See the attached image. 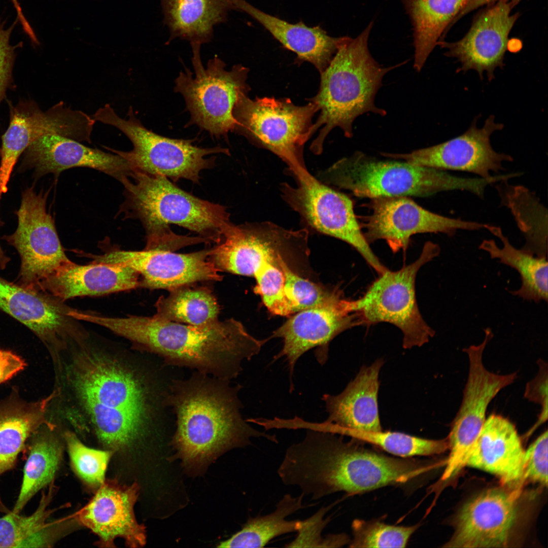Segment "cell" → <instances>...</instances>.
Returning a JSON list of instances; mask_svg holds the SVG:
<instances>
[{
	"label": "cell",
	"instance_id": "cell-41",
	"mask_svg": "<svg viewBox=\"0 0 548 548\" xmlns=\"http://www.w3.org/2000/svg\"><path fill=\"white\" fill-rule=\"evenodd\" d=\"M418 524L390 525L380 520L356 519L352 524L353 538L350 547H405Z\"/></svg>",
	"mask_w": 548,
	"mask_h": 548
},
{
	"label": "cell",
	"instance_id": "cell-50",
	"mask_svg": "<svg viewBox=\"0 0 548 548\" xmlns=\"http://www.w3.org/2000/svg\"><path fill=\"white\" fill-rule=\"evenodd\" d=\"M10 261V258L7 256L0 245V268L4 269Z\"/></svg>",
	"mask_w": 548,
	"mask_h": 548
},
{
	"label": "cell",
	"instance_id": "cell-20",
	"mask_svg": "<svg viewBox=\"0 0 548 548\" xmlns=\"http://www.w3.org/2000/svg\"><path fill=\"white\" fill-rule=\"evenodd\" d=\"M359 325L351 300L342 296L328 304L298 312L276 329L271 337L282 338L283 345L273 358L277 360L284 357L287 361L290 390L293 389L294 367L303 354L317 348L316 359L323 365L328 358L329 342L339 334Z\"/></svg>",
	"mask_w": 548,
	"mask_h": 548
},
{
	"label": "cell",
	"instance_id": "cell-9",
	"mask_svg": "<svg viewBox=\"0 0 548 548\" xmlns=\"http://www.w3.org/2000/svg\"><path fill=\"white\" fill-rule=\"evenodd\" d=\"M318 112L310 101L297 106L288 98L251 99L244 93L233 109V131L278 155L295 175L306 169L303 147L314 134L313 118Z\"/></svg>",
	"mask_w": 548,
	"mask_h": 548
},
{
	"label": "cell",
	"instance_id": "cell-26",
	"mask_svg": "<svg viewBox=\"0 0 548 548\" xmlns=\"http://www.w3.org/2000/svg\"><path fill=\"white\" fill-rule=\"evenodd\" d=\"M140 285L139 274L128 266L95 262L83 265L70 261L42 281L38 290L63 301L76 297L130 290Z\"/></svg>",
	"mask_w": 548,
	"mask_h": 548
},
{
	"label": "cell",
	"instance_id": "cell-24",
	"mask_svg": "<svg viewBox=\"0 0 548 548\" xmlns=\"http://www.w3.org/2000/svg\"><path fill=\"white\" fill-rule=\"evenodd\" d=\"M139 492L136 483L127 486L105 481L78 513L77 519L98 536L101 546L114 547L115 539L121 537L128 546L141 547L146 544V535L134 512Z\"/></svg>",
	"mask_w": 548,
	"mask_h": 548
},
{
	"label": "cell",
	"instance_id": "cell-34",
	"mask_svg": "<svg viewBox=\"0 0 548 548\" xmlns=\"http://www.w3.org/2000/svg\"><path fill=\"white\" fill-rule=\"evenodd\" d=\"M485 229L501 241L502 247H498L493 239H484L479 249L487 252L491 258L515 269L520 275L521 286L510 293L527 300L547 301V257L536 256L522 248H516L500 226L487 224Z\"/></svg>",
	"mask_w": 548,
	"mask_h": 548
},
{
	"label": "cell",
	"instance_id": "cell-46",
	"mask_svg": "<svg viewBox=\"0 0 548 548\" xmlns=\"http://www.w3.org/2000/svg\"><path fill=\"white\" fill-rule=\"evenodd\" d=\"M13 26L5 28L0 22V104L12 81V70L15 47L11 45L10 35Z\"/></svg>",
	"mask_w": 548,
	"mask_h": 548
},
{
	"label": "cell",
	"instance_id": "cell-33",
	"mask_svg": "<svg viewBox=\"0 0 548 548\" xmlns=\"http://www.w3.org/2000/svg\"><path fill=\"white\" fill-rule=\"evenodd\" d=\"M468 0H402L409 17L414 47V67L420 72Z\"/></svg>",
	"mask_w": 548,
	"mask_h": 548
},
{
	"label": "cell",
	"instance_id": "cell-44",
	"mask_svg": "<svg viewBox=\"0 0 548 548\" xmlns=\"http://www.w3.org/2000/svg\"><path fill=\"white\" fill-rule=\"evenodd\" d=\"M331 506L322 507L310 518L301 520L297 535L287 547H339L349 544L350 539L346 534L322 535L323 529L330 520L324 519Z\"/></svg>",
	"mask_w": 548,
	"mask_h": 548
},
{
	"label": "cell",
	"instance_id": "cell-32",
	"mask_svg": "<svg viewBox=\"0 0 548 548\" xmlns=\"http://www.w3.org/2000/svg\"><path fill=\"white\" fill-rule=\"evenodd\" d=\"M58 430L56 425L49 422L41 425L28 438L23 451L27 458L21 485L13 512L20 513L37 493L53 483L62 455Z\"/></svg>",
	"mask_w": 548,
	"mask_h": 548
},
{
	"label": "cell",
	"instance_id": "cell-38",
	"mask_svg": "<svg viewBox=\"0 0 548 548\" xmlns=\"http://www.w3.org/2000/svg\"><path fill=\"white\" fill-rule=\"evenodd\" d=\"M304 496L302 493L297 497L285 494L277 503L273 511L250 518L240 531L221 542L217 547H262L278 536L297 532L301 520H287V518L305 507L302 504Z\"/></svg>",
	"mask_w": 548,
	"mask_h": 548
},
{
	"label": "cell",
	"instance_id": "cell-21",
	"mask_svg": "<svg viewBox=\"0 0 548 548\" xmlns=\"http://www.w3.org/2000/svg\"><path fill=\"white\" fill-rule=\"evenodd\" d=\"M517 5L514 2L500 0L488 5L475 17L466 34L454 42L439 41L437 46L447 50L445 55L457 59L461 66L457 73L473 70L483 79L486 72L489 81L495 78L497 67L503 68L504 57L508 49V37L519 13L511 14Z\"/></svg>",
	"mask_w": 548,
	"mask_h": 548
},
{
	"label": "cell",
	"instance_id": "cell-47",
	"mask_svg": "<svg viewBox=\"0 0 548 548\" xmlns=\"http://www.w3.org/2000/svg\"><path fill=\"white\" fill-rule=\"evenodd\" d=\"M539 362V371L536 378L527 385L525 396L542 406L537 426L547 419V365L543 361Z\"/></svg>",
	"mask_w": 548,
	"mask_h": 548
},
{
	"label": "cell",
	"instance_id": "cell-42",
	"mask_svg": "<svg viewBox=\"0 0 548 548\" xmlns=\"http://www.w3.org/2000/svg\"><path fill=\"white\" fill-rule=\"evenodd\" d=\"M63 437L78 475L89 486L99 488L105 482L106 471L113 452L86 446L71 430L64 432Z\"/></svg>",
	"mask_w": 548,
	"mask_h": 548
},
{
	"label": "cell",
	"instance_id": "cell-25",
	"mask_svg": "<svg viewBox=\"0 0 548 548\" xmlns=\"http://www.w3.org/2000/svg\"><path fill=\"white\" fill-rule=\"evenodd\" d=\"M23 163L33 168L39 176L84 167L102 172L122 183L133 174L127 161L118 154L87 147L70 135L56 131L36 139L25 150Z\"/></svg>",
	"mask_w": 548,
	"mask_h": 548
},
{
	"label": "cell",
	"instance_id": "cell-10",
	"mask_svg": "<svg viewBox=\"0 0 548 548\" xmlns=\"http://www.w3.org/2000/svg\"><path fill=\"white\" fill-rule=\"evenodd\" d=\"M440 251L437 244L427 242L415 261L397 270L388 269L379 275L362 296L351 300L360 325L385 322L395 326L403 334L402 346L406 349L428 342L435 331L420 312L416 279L421 267L437 256Z\"/></svg>",
	"mask_w": 548,
	"mask_h": 548
},
{
	"label": "cell",
	"instance_id": "cell-17",
	"mask_svg": "<svg viewBox=\"0 0 548 548\" xmlns=\"http://www.w3.org/2000/svg\"><path fill=\"white\" fill-rule=\"evenodd\" d=\"M364 235L369 243L385 241L393 252L405 251L412 236L441 233L449 236L458 230L485 229L486 224L453 218L430 212L405 196L372 199Z\"/></svg>",
	"mask_w": 548,
	"mask_h": 548
},
{
	"label": "cell",
	"instance_id": "cell-15",
	"mask_svg": "<svg viewBox=\"0 0 548 548\" xmlns=\"http://www.w3.org/2000/svg\"><path fill=\"white\" fill-rule=\"evenodd\" d=\"M47 192L37 194L33 187L25 190L16 212L17 228L13 234L3 237L20 257L17 283L37 290L42 281L71 261L60 242L54 220L47 211Z\"/></svg>",
	"mask_w": 548,
	"mask_h": 548
},
{
	"label": "cell",
	"instance_id": "cell-22",
	"mask_svg": "<svg viewBox=\"0 0 548 548\" xmlns=\"http://www.w3.org/2000/svg\"><path fill=\"white\" fill-rule=\"evenodd\" d=\"M210 249L187 254L160 250L115 249L89 255L92 262L128 266L140 275V287L168 291L187 285L219 281L223 277L209 258Z\"/></svg>",
	"mask_w": 548,
	"mask_h": 548
},
{
	"label": "cell",
	"instance_id": "cell-1",
	"mask_svg": "<svg viewBox=\"0 0 548 548\" xmlns=\"http://www.w3.org/2000/svg\"><path fill=\"white\" fill-rule=\"evenodd\" d=\"M88 339L70 345L53 361L56 395L49 419L66 422L76 434L93 433L108 449L130 447L152 422L149 387L129 356Z\"/></svg>",
	"mask_w": 548,
	"mask_h": 548
},
{
	"label": "cell",
	"instance_id": "cell-27",
	"mask_svg": "<svg viewBox=\"0 0 548 548\" xmlns=\"http://www.w3.org/2000/svg\"><path fill=\"white\" fill-rule=\"evenodd\" d=\"M524 452L514 425L493 414L486 419L466 466L493 474L504 484L519 489Z\"/></svg>",
	"mask_w": 548,
	"mask_h": 548
},
{
	"label": "cell",
	"instance_id": "cell-14",
	"mask_svg": "<svg viewBox=\"0 0 548 548\" xmlns=\"http://www.w3.org/2000/svg\"><path fill=\"white\" fill-rule=\"evenodd\" d=\"M297 186L285 184L283 195L307 224L319 232L353 247L380 275L388 268L369 246L356 217L353 203L346 194L324 185L306 170L295 176Z\"/></svg>",
	"mask_w": 548,
	"mask_h": 548
},
{
	"label": "cell",
	"instance_id": "cell-36",
	"mask_svg": "<svg viewBox=\"0 0 548 548\" xmlns=\"http://www.w3.org/2000/svg\"><path fill=\"white\" fill-rule=\"evenodd\" d=\"M51 483L47 493L43 492L36 510L29 516L16 513L6 507L0 518V547H48L56 539L55 523L48 520L54 492Z\"/></svg>",
	"mask_w": 548,
	"mask_h": 548
},
{
	"label": "cell",
	"instance_id": "cell-13",
	"mask_svg": "<svg viewBox=\"0 0 548 548\" xmlns=\"http://www.w3.org/2000/svg\"><path fill=\"white\" fill-rule=\"evenodd\" d=\"M485 332V337L481 344L463 349L469 359V372L461 404L447 437L450 454L440 478L442 481L448 480L466 466L487 419L489 403L517 377L516 373L498 374L486 368L483 354L493 334L490 328H486Z\"/></svg>",
	"mask_w": 548,
	"mask_h": 548
},
{
	"label": "cell",
	"instance_id": "cell-43",
	"mask_svg": "<svg viewBox=\"0 0 548 548\" xmlns=\"http://www.w3.org/2000/svg\"><path fill=\"white\" fill-rule=\"evenodd\" d=\"M279 258L268 263L256 274L254 277L256 283L254 291L261 296L270 313L285 316L293 314V312L285 293L284 278Z\"/></svg>",
	"mask_w": 548,
	"mask_h": 548
},
{
	"label": "cell",
	"instance_id": "cell-12",
	"mask_svg": "<svg viewBox=\"0 0 548 548\" xmlns=\"http://www.w3.org/2000/svg\"><path fill=\"white\" fill-rule=\"evenodd\" d=\"M307 239L304 228L288 230L269 222L232 224L221 242L210 249L209 258L220 272L254 277L280 257L287 260L305 258Z\"/></svg>",
	"mask_w": 548,
	"mask_h": 548
},
{
	"label": "cell",
	"instance_id": "cell-7",
	"mask_svg": "<svg viewBox=\"0 0 548 548\" xmlns=\"http://www.w3.org/2000/svg\"><path fill=\"white\" fill-rule=\"evenodd\" d=\"M328 183L372 199L427 197L450 191H467L483 198L488 180L453 175L445 170L406 161L379 160L357 152L342 158L322 174Z\"/></svg>",
	"mask_w": 548,
	"mask_h": 548
},
{
	"label": "cell",
	"instance_id": "cell-31",
	"mask_svg": "<svg viewBox=\"0 0 548 548\" xmlns=\"http://www.w3.org/2000/svg\"><path fill=\"white\" fill-rule=\"evenodd\" d=\"M168 42L179 38L201 45L213 38L214 27L227 21L229 0H160Z\"/></svg>",
	"mask_w": 548,
	"mask_h": 548
},
{
	"label": "cell",
	"instance_id": "cell-18",
	"mask_svg": "<svg viewBox=\"0 0 548 548\" xmlns=\"http://www.w3.org/2000/svg\"><path fill=\"white\" fill-rule=\"evenodd\" d=\"M474 119L463 133L442 143L415 150L406 154H387L383 155L402 159L415 164L443 170L465 172L480 178L490 179L504 169L503 163L512 162L509 154L496 151L492 147L490 137L504 125L495 122L490 115L484 126L477 128Z\"/></svg>",
	"mask_w": 548,
	"mask_h": 548
},
{
	"label": "cell",
	"instance_id": "cell-19",
	"mask_svg": "<svg viewBox=\"0 0 548 548\" xmlns=\"http://www.w3.org/2000/svg\"><path fill=\"white\" fill-rule=\"evenodd\" d=\"M9 126L2 138L0 151V199L20 155L40 135L52 131L79 137L91 130L94 124L91 116L67 107L62 101L46 112L32 101L11 106Z\"/></svg>",
	"mask_w": 548,
	"mask_h": 548
},
{
	"label": "cell",
	"instance_id": "cell-5",
	"mask_svg": "<svg viewBox=\"0 0 548 548\" xmlns=\"http://www.w3.org/2000/svg\"><path fill=\"white\" fill-rule=\"evenodd\" d=\"M122 184L121 211L142 223L144 249L175 252L207 242L218 244L232 224L226 208L194 196L163 176L134 171Z\"/></svg>",
	"mask_w": 548,
	"mask_h": 548
},
{
	"label": "cell",
	"instance_id": "cell-35",
	"mask_svg": "<svg viewBox=\"0 0 548 548\" xmlns=\"http://www.w3.org/2000/svg\"><path fill=\"white\" fill-rule=\"evenodd\" d=\"M495 188L502 206L512 214L526 240L522 249L535 256L547 257V210L529 189L512 185L508 179L498 182Z\"/></svg>",
	"mask_w": 548,
	"mask_h": 548
},
{
	"label": "cell",
	"instance_id": "cell-39",
	"mask_svg": "<svg viewBox=\"0 0 548 548\" xmlns=\"http://www.w3.org/2000/svg\"><path fill=\"white\" fill-rule=\"evenodd\" d=\"M311 428L316 431L347 436L401 458L438 455L449 448L447 438L434 440L399 432L361 431L341 428L324 422H313Z\"/></svg>",
	"mask_w": 548,
	"mask_h": 548
},
{
	"label": "cell",
	"instance_id": "cell-8",
	"mask_svg": "<svg viewBox=\"0 0 548 548\" xmlns=\"http://www.w3.org/2000/svg\"><path fill=\"white\" fill-rule=\"evenodd\" d=\"M127 118L119 117L109 104L97 109L91 116L98 121L117 128L131 141L133 149L122 151L105 147L125 159L133 172L160 175L176 181L181 179L198 183L202 170L213 166L219 153L229 154L221 147L201 148L193 145L192 140L171 139L159 135L146 128L136 117L130 106Z\"/></svg>",
	"mask_w": 548,
	"mask_h": 548
},
{
	"label": "cell",
	"instance_id": "cell-11",
	"mask_svg": "<svg viewBox=\"0 0 548 548\" xmlns=\"http://www.w3.org/2000/svg\"><path fill=\"white\" fill-rule=\"evenodd\" d=\"M191 46L194 73L185 67L175 80L174 88L183 96L190 114L185 126L195 125L213 136L227 139L228 132L234 127V106L242 93L250 90L246 81L249 69L236 64L227 71L226 63L217 55L204 67L200 57L201 45Z\"/></svg>",
	"mask_w": 548,
	"mask_h": 548
},
{
	"label": "cell",
	"instance_id": "cell-37",
	"mask_svg": "<svg viewBox=\"0 0 548 548\" xmlns=\"http://www.w3.org/2000/svg\"><path fill=\"white\" fill-rule=\"evenodd\" d=\"M195 284L180 286L161 296L155 304L156 318L167 321L201 326L219 320L220 306L211 289Z\"/></svg>",
	"mask_w": 548,
	"mask_h": 548
},
{
	"label": "cell",
	"instance_id": "cell-23",
	"mask_svg": "<svg viewBox=\"0 0 548 548\" xmlns=\"http://www.w3.org/2000/svg\"><path fill=\"white\" fill-rule=\"evenodd\" d=\"M519 489L486 490L468 501L456 519L447 547H502L508 544L518 517Z\"/></svg>",
	"mask_w": 548,
	"mask_h": 548
},
{
	"label": "cell",
	"instance_id": "cell-2",
	"mask_svg": "<svg viewBox=\"0 0 548 548\" xmlns=\"http://www.w3.org/2000/svg\"><path fill=\"white\" fill-rule=\"evenodd\" d=\"M306 430L302 440L286 450L278 474L284 485L298 487L313 500L338 492L353 495L401 485L440 464L390 457L354 438L345 441L342 435Z\"/></svg>",
	"mask_w": 548,
	"mask_h": 548
},
{
	"label": "cell",
	"instance_id": "cell-16",
	"mask_svg": "<svg viewBox=\"0 0 548 548\" xmlns=\"http://www.w3.org/2000/svg\"><path fill=\"white\" fill-rule=\"evenodd\" d=\"M71 307L43 291L25 288L0 277V310L25 325L41 340L52 359L72 344L89 336Z\"/></svg>",
	"mask_w": 548,
	"mask_h": 548
},
{
	"label": "cell",
	"instance_id": "cell-29",
	"mask_svg": "<svg viewBox=\"0 0 548 548\" xmlns=\"http://www.w3.org/2000/svg\"><path fill=\"white\" fill-rule=\"evenodd\" d=\"M233 10L242 11L261 24L286 49L322 73L335 54L340 37L329 36L320 26L309 27L302 22L290 23L254 7L245 0H229Z\"/></svg>",
	"mask_w": 548,
	"mask_h": 548
},
{
	"label": "cell",
	"instance_id": "cell-3",
	"mask_svg": "<svg viewBox=\"0 0 548 548\" xmlns=\"http://www.w3.org/2000/svg\"><path fill=\"white\" fill-rule=\"evenodd\" d=\"M96 323L130 341L135 349L156 354L167 364L229 381L239 374L243 361L257 355L267 340L256 339L233 318L194 326L154 316L100 315Z\"/></svg>",
	"mask_w": 548,
	"mask_h": 548
},
{
	"label": "cell",
	"instance_id": "cell-48",
	"mask_svg": "<svg viewBox=\"0 0 548 548\" xmlns=\"http://www.w3.org/2000/svg\"><path fill=\"white\" fill-rule=\"evenodd\" d=\"M26 366L21 357L10 351L0 349V384L11 379Z\"/></svg>",
	"mask_w": 548,
	"mask_h": 548
},
{
	"label": "cell",
	"instance_id": "cell-49",
	"mask_svg": "<svg viewBox=\"0 0 548 548\" xmlns=\"http://www.w3.org/2000/svg\"><path fill=\"white\" fill-rule=\"evenodd\" d=\"M500 0H468L465 5L453 21L451 27L461 18L474 10L485 5H489ZM511 1L518 5L522 0H506Z\"/></svg>",
	"mask_w": 548,
	"mask_h": 548
},
{
	"label": "cell",
	"instance_id": "cell-6",
	"mask_svg": "<svg viewBox=\"0 0 548 548\" xmlns=\"http://www.w3.org/2000/svg\"><path fill=\"white\" fill-rule=\"evenodd\" d=\"M370 23L356 37H340L337 50L327 68L320 74L316 95L308 100L320 111L313 131L319 130L311 145V150L319 154L324 141L335 127L347 138L353 135V124L359 116L371 112L385 116L386 111L376 106L375 95L382 86L384 76L401 63L383 67L371 55L368 46L373 26Z\"/></svg>",
	"mask_w": 548,
	"mask_h": 548
},
{
	"label": "cell",
	"instance_id": "cell-45",
	"mask_svg": "<svg viewBox=\"0 0 548 548\" xmlns=\"http://www.w3.org/2000/svg\"><path fill=\"white\" fill-rule=\"evenodd\" d=\"M547 431L542 433L525 451L523 481L547 485Z\"/></svg>",
	"mask_w": 548,
	"mask_h": 548
},
{
	"label": "cell",
	"instance_id": "cell-40",
	"mask_svg": "<svg viewBox=\"0 0 548 548\" xmlns=\"http://www.w3.org/2000/svg\"><path fill=\"white\" fill-rule=\"evenodd\" d=\"M280 266L284 278V290L293 313L331 303L342 296L337 289H329L305 279L294 272L281 257Z\"/></svg>",
	"mask_w": 548,
	"mask_h": 548
},
{
	"label": "cell",
	"instance_id": "cell-28",
	"mask_svg": "<svg viewBox=\"0 0 548 548\" xmlns=\"http://www.w3.org/2000/svg\"><path fill=\"white\" fill-rule=\"evenodd\" d=\"M383 359L363 366L345 389L337 395L325 394L322 400L328 417L324 422L351 429L382 430L380 420L378 393L379 373Z\"/></svg>",
	"mask_w": 548,
	"mask_h": 548
},
{
	"label": "cell",
	"instance_id": "cell-30",
	"mask_svg": "<svg viewBox=\"0 0 548 548\" xmlns=\"http://www.w3.org/2000/svg\"><path fill=\"white\" fill-rule=\"evenodd\" d=\"M55 392L36 401L20 397L17 389L0 401V477L16 465L31 434L41 425L49 423L47 411ZM4 505L0 496V507Z\"/></svg>",
	"mask_w": 548,
	"mask_h": 548
},
{
	"label": "cell",
	"instance_id": "cell-4",
	"mask_svg": "<svg viewBox=\"0 0 548 548\" xmlns=\"http://www.w3.org/2000/svg\"><path fill=\"white\" fill-rule=\"evenodd\" d=\"M198 373L173 382L165 398L176 416L172 459L181 460L192 474L202 473L220 455L251 444L252 437L278 442L275 435L258 431L245 421L238 398L241 386Z\"/></svg>",
	"mask_w": 548,
	"mask_h": 548
}]
</instances>
